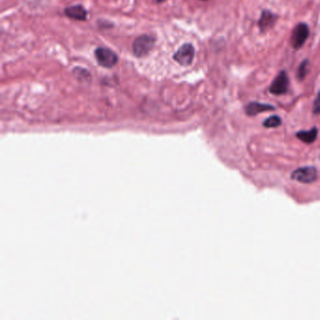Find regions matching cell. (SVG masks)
Segmentation results:
<instances>
[{"instance_id":"3957f363","label":"cell","mask_w":320,"mask_h":320,"mask_svg":"<svg viewBox=\"0 0 320 320\" xmlns=\"http://www.w3.org/2000/svg\"><path fill=\"white\" fill-rule=\"evenodd\" d=\"M94 54L99 65L105 68H113L118 61V57L116 53L107 47H99L95 50Z\"/></svg>"},{"instance_id":"5bb4252c","label":"cell","mask_w":320,"mask_h":320,"mask_svg":"<svg viewBox=\"0 0 320 320\" xmlns=\"http://www.w3.org/2000/svg\"><path fill=\"white\" fill-rule=\"evenodd\" d=\"M154 1L157 2V3H163V2H165L166 0H154Z\"/></svg>"},{"instance_id":"9c48e42d","label":"cell","mask_w":320,"mask_h":320,"mask_svg":"<svg viewBox=\"0 0 320 320\" xmlns=\"http://www.w3.org/2000/svg\"><path fill=\"white\" fill-rule=\"evenodd\" d=\"M64 13L71 19L77 20V21L87 20V10L81 5H75V6L66 8L64 10Z\"/></svg>"},{"instance_id":"7a4b0ae2","label":"cell","mask_w":320,"mask_h":320,"mask_svg":"<svg viewBox=\"0 0 320 320\" xmlns=\"http://www.w3.org/2000/svg\"><path fill=\"white\" fill-rule=\"evenodd\" d=\"M155 41V38L149 35H141L137 37L133 44V51L135 56L137 58L146 56L154 47Z\"/></svg>"},{"instance_id":"8fae6325","label":"cell","mask_w":320,"mask_h":320,"mask_svg":"<svg viewBox=\"0 0 320 320\" xmlns=\"http://www.w3.org/2000/svg\"><path fill=\"white\" fill-rule=\"evenodd\" d=\"M282 124V119L280 116H272L267 118L263 122V126L265 128H277Z\"/></svg>"},{"instance_id":"6da1fadb","label":"cell","mask_w":320,"mask_h":320,"mask_svg":"<svg viewBox=\"0 0 320 320\" xmlns=\"http://www.w3.org/2000/svg\"><path fill=\"white\" fill-rule=\"evenodd\" d=\"M291 178L302 184H311L318 180L319 173L314 166H304L294 170L291 174Z\"/></svg>"},{"instance_id":"4fadbf2b","label":"cell","mask_w":320,"mask_h":320,"mask_svg":"<svg viewBox=\"0 0 320 320\" xmlns=\"http://www.w3.org/2000/svg\"><path fill=\"white\" fill-rule=\"evenodd\" d=\"M313 113L315 115H320V92H319L318 96L316 98L314 102V107H313Z\"/></svg>"},{"instance_id":"5b68a950","label":"cell","mask_w":320,"mask_h":320,"mask_svg":"<svg viewBox=\"0 0 320 320\" xmlns=\"http://www.w3.org/2000/svg\"><path fill=\"white\" fill-rule=\"evenodd\" d=\"M176 62L181 66H190L194 58V47L191 43H184L180 48L175 53L174 57Z\"/></svg>"},{"instance_id":"ba28073f","label":"cell","mask_w":320,"mask_h":320,"mask_svg":"<svg viewBox=\"0 0 320 320\" xmlns=\"http://www.w3.org/2000/svg\"><path fill=\"white\" fill-rule=\"evenodd\" d=\"M275 107L271 105H266V104H261V103H257V102H252L250 104H248L245 107V112L248 116H254L263 112H267V111H272L274 110Z\"/></svg>"},{"instance_id":"30bf717a","label":"cell","mask_w":320,"mask_h":320,"mask_svg":"<svg viewBox=\"0 0 320 320\" xmlns=\"http://www.w3.org/2000/svg\"><path fill=\"white\" fill-rule=\"evenodd\" d=\"M319 135V130L317 127H313L308 131H300L297 133V138L305 144H312L316 141Z\"/></svg>"},{"instance_id":"7c38bea8","label":"cell","mask_w":320,"mask_h":320,"mask_svg":"<svg viewBox=\"0 0 320 320\" xmlns=\"http://www.w3.org/2000/svg\"><path fill=\"white\" fill-rule=\"evenodd\" d=\"M309 62L308 60H303L302 63L300 65V67L298 69V72H297V77L299 80H303L304 78L306 77L308 71H309Z\"/></svg>"},{"instance_id":"277c9868","label":"cell","mask_w":320,"mask_h":320,"mask_svg":"<svg viewBox=\"0 0 320 320\" xmlns=\"http://www.w3.org/2000/svg\"><path fill=\"white\" fill-rule=\"evenodd\" d=\"M309 37V28L306 24H298L292 31L291 34V46L294 49H300L303 46L305 41Z\"/></svg>"},{"instance_id":"52a82bcc","label":"cell","mask_w":320,"mask_h":320,"mask_svg":"<svg viewBox=\"0 0 320 320\" xmlns=\"http://www.w3.org/2000/svg\"><path fill=\"white\" fill-rule=\"evenodd\" d=\"M278 19L277 15L274 14L270 10H263L260 16V19L258 21V26L262 32L268 31L269 29H272Z\"/></svg>"},{"instance_id":"8992f818","label":"cell","mask_w":320,"mask_h":320,"mask_svg":"<svg viewBox=\"0 0 320 320\" xmlns=\"http://www.w3.org/2000/svg\"><path fill=\"white\" fill-rule=\"evenodd\" d=\"M289 87V79L287 73L284 71H282L273 80L270 87V92L273 95H283L285 94Z\"/></svg>"}]
</instances>
